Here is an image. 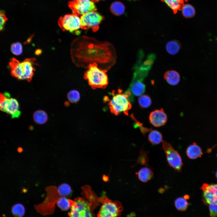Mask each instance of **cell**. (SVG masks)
<instances>
[{"instance_id": "6da1fadb", "label": "cell", "mask_w": 217, "mask_h": 217, "mask_svg": "<svg viewBox=\"0 0 217 217\" xmlns=\"http://www.w3.org/2000/svg\"><path fill=\"white\" fill-rule=\"evenodd\" d=\"M77 41L75 56L79 66L87 68L96 63L100 68L108 70L115 63L116 52L111 43L85 36Z\"/></svg>"}, {"instance_id": "7a4b0ae2", "label": "cell", "mask_w": 217, "mask_h": 217, "mask_svg": "<svg viewBox=\"0 0 217 217\" xmlns=\"http://www.w3.org/2000/svg\"><path fill=\"white\" fill-rule=\"evenodd\" d=\"M111 99L107 96L105 97V101H108V105L111 112L115 115L122 113L127 115L128 111L131 108V102L134 101L133 98L126 91L122 93L121 90L118 91H113L111 93Z\"/></svg>"}, {"instance_id": "3957f363", "label": "cell", "mask_w": 217, "mask_h": 217, "mask_svg": "<svg viewBox=\"0 0 217 217\" xmlns=\"http://www.w3.org/2000/svg\"><path fill=\"white\" fill-rule=\"evenodd\" d=\"M35 61L34 58H28L20 62L12 58L9 63L11 75L18 80L30 82L35 71L34 66Z\"/></svg>"}, {"instance_id": "277c9868", "label": "cell", "mask_w": 217, "mask_h": 217, "mask_svg": "<svg viewBox=\"0 0 217 217\" xmlns=\"http://www.w3.org/2000/svg\"><path fill=\"white\" fill-rule=\"evenodd\" d=\"M87 68L84 77L89 85L94 89L106 87L108 83L107 70L100 68L96 63L90 64Z\"/></svg>"}, {"instance_id": "5b68a950", "label": "cell", "mask_w": 217, "mask_h": 217, "mask_svg": "<svg viewBox=\"0 0 217 217\" xmlns=\"http://www.w3.org/2000/svg\"><path fill=\"white\" fill-rule=\"evenodd\" d=\"M69 201L71 209L68 213L69 217H95L93 211L96 207L88 200L79 197Z\"/></svg>"}, {"instance_id": "8992f818", "label": "cell", "mask_w": 217, "mask_h": 217, "mask_svg": "<svg viewBox=\"0 0 217 217\" xmlns=\"http://www.w3.org/2000/svg\"><path fill=\"white\" fill-rule=\"evenodd\" d=\"M46 190V195L43 201L34 206L37 212L43 215H50L54 212L55 204L61 197L58 192L57 188L55 186L48 187Z\"/></svg>"}, {"instance_id": "52a82bcc", "label": "cell", "mask_w": 217, "mask_h": 217, "mask_svg": "<svg viewBox=\"0 0 217 217\" xmlns=\"http://www.w3.org/2000/svg\"><path fill=\"white\" fill-rule=\"evenodd\" d=\"M100 200L102 204L98 217H117L121 215L123 208L120 202L109 200L106 196L100 197Z\"/></svg>"}, {"instance_id": "ba28073f", "label": "cell", "mask_w": 217, "mask_h": 217, "mask_svg": "<svg viewBox=\"0 0 217 217\" xmlns=\"http://www.w3.org/2000/svg\"><path fill=\"white\" fill-rule=\"evenodd\" d=\"M0 110L10 115L12 118H18L21 114L17 101L11 98L8 92L0 93Z\"/></svg>"}, {"instance_id": "9c48e42d", "label": "cell", "mask_w": 217, "mask_h": 217, "mask_svg": "<svg viewBox=\"0 0 217 217\" xmlns=\"http://www.w3.org/2000/svg\"><path fill=\"white\" fill-rule=\"evenodd\" d=\"M162 142V148L169 165L176 171L181 172L183 163L180 154L173 148L170 143L164 141Z\"/></svg>"}, {"instance_id": "30bf717a", "label": "cell", "mask_w": 217, "mask_h": 217, "mask_svg": "<svg viewBox=\"0 0 217 217\" xmlns=\"http://www.w3.org/2000/svg\"><path fill=\"white\" fill-rule=\"evenodd\" d=\"M104 19L103 16L95 11L87 12L80 18L81 28L84 30L91 29L93 31L96 32L99 30V24Z\"/></svg>"}, {"instance_id": "8fae6325", "label": "cell", "mask_w": 217, "mask_h": 217, "mask_svg": "<svg viewBox=\"0 0 217 217\" xmlns=\"http://www.w3.org/2000/svg\"><path fill=\"white\" fill-rule=\"evenodd\" d=\"M68 5L73 14L78 16L97 10L94 3L90 0H74L69 2Z\"/></svg>"}, {"instance_id": "7c38bea8", "label": "cell", "mask_w": 217, "mask_h": 217, "mask_svg": "<svg viewBox=\"0 0 217 217\" xmlns=\"http://www.w3.org/2000/svg\"><path fill=\"white\" fill-rule=\"evenodd\" d=\"M58 23L63 31L72 32L81 28L80 18L78 16L74 14H67L60 17Z\"/></svg>"}, {"instance_id": "4fadbf2b", "label": "cell", "mask_w": 217, "mask_h": 217, "mask_svg": "<svg viewBox=\"0 0 217 217\" xmlns=\"http://www.w3.org/2000/svg\"><path fill=\"white\" fill-rule=\"evenodd\" d=\"M203 190V201L209 205L217 201V184H204L201 188Z\"/></svg>"}, {"instance_id": "5bb4252c", "label": "cell", "mask_w": 217, "mask_h": 217, "mask_svg": "<svg viewBox=\"0 0 217 217\" xmlns=\"http://www.w3.org/2000/svg\"><path fill=\"white\" fill-rule=\"evenodd\" d=\"M167 116L162 108L156 110L150 113L149 117L150 123L155 127L164 125L167 120Z\"/></svg>"}, {"instance_id": "9a60e30c", "label": "cell", "mask_w": 217, "mask_h": 217, "mask_svg": "<svg viewBox=\"0 0 217 217\" xmlns=\"http://www.w3.org/2000/svg\"><path fill=\"white\" fill-rule=\"evenodd\" d=\"M143 81L132 79L127 90L133 96H140L145 92L146 86Z\"/></svg>"}, {"instance_id": "2e32d148", "label": "cell", "mask_w": 217, "mask_h": 217, "mask_svg": "<svg viewBox=\"0 0 217 217\" xmlns=\"http://www.w3.org/2000/svg\"><path fill=\"white\" fill-rule=\"evenodd\" d=\"M163 77L165 80L168 84L173 86L178 84L180 80L179 73L174 70L167 71L164 73Z\"/></svg>"}, {"instance_id": "e0dca14e", "label": "cell", "mask_w": 217, "mask_h": 217, "mask_svg": "<svg viewBox=\"0 0 217 217\" xmlns=\"http://www.w3.org/2000/svg\"><path fill=\"white\" fill-rule=\"evenodd\" d=\"M186 153L188 157L191 159H195L200 157L203 154L201 148L195 143L187 147Z\"/></svg>"}, {"instance_id": "ac0fdd59", "label": "cell", "mask_w": 217, "mask_h": 217, "mask_svg": "<svg viewBox=\"0 0 217 217\" xmlns=\"http://www.w3.org/2000/svg\"><path fill=\"white\" fill-rule=\"evenodd\" d=\"M137 174L140 180L143 182H146L152 178L153 173L151 168L145 167L140 169Z\"/></svg>"}, {"instance_id": "d6986e66", "label": "cell", "mask_w": 217, "mask_h": 217, "mask_svg": "<svg viewBox=\"0 0 217 217\" xmlns=\"http://www.w3.org/2000/svg\"><path fill=\"white\" fill-rule=\"evenodd\" d=\"M181 46V44L179 41L174 39L167 42L165 48L168 53L171 55H174L179 52Z\"/></svg>"}, {"instance_id": "ffe728a7", "label": "cell", "mask_w": 217, "mask_h": 217, "mask_svg": "<svg viewBox=\"0 0 217 217\" xmlns=\"http://www.w3.org/2000/svg\"><path fill=\"white\" fill-rule=\"evenodd\" d=\"M165 2L173 11L174 14L178 10H181L184 5L183 0H161Z\"/></svg>"}, {"instance_id": "44dd1931", "label": "cell", "mask_w": 217, "mask_h": 217, "mask_svg": "<svg viewBox=\"0 0 217 217\" xmlns=\"http://www.w3.org/2000/svg\"><path fill=\"white\" fill-rule=\"evenodd\" d=\"M33 118L36 123L42 124L46 122L48 120V117L45 112L42 110H39L34 112Z\"/></svg>"}, {"instance_id": "7402d4cb", "label": "cell", "mask_w": 217, "mask_h": 217, "mask_svg": "<svg viewBox=\"0 0 217 217\" xmlns=\"http://www.w3.org/2000/svg\"><path fill=\"white\" fill-rule=\"evenodd\" d=\"M148 139L149 141L153 145H158L162 141V137L159 131L153 130L149 133Z\"/></svg>"}, {"instance_id": "603a6c76", "label": "cell", "mask_w": 217, "mask_h": 217, "mask_svg": "<svg viewBox=\"0 0 217 217\" xmlns=\"http://www.w3.org/2000/svg\"><path fill=\"white\" fill-rule=\"evenodd\" d=\"M110 8L111 12L113 14L116 16H119L124 13L125 8L121 2H115L111 4Z\"/></svg>"}, {"instance_id": "cb8c5ba5", "label": "cell", "mask_w": 217, "mask_h": 217, "mask_svg": "<svg viewBox=\"0 0 217 217\" xmlns=\"http://www.w3.org/2000/svg\"><path fill=\"white\" fill-rule=\"evenodd\" d=\"M11 210L12 214L15 217H23L25 212L24 207L20 203L14 205L12 207Z\"/></svg>"}, {"instance_id": "d4e9b609", "label": "cell", "mask_w": 217, "mask_h": 217, "mask_svg": "<svg viewBox=\"0 0 217 217\" xmlns=\"http://www.w3.org/2000/svg\"><path fill=\"white\" fill-rule=\"evenodd\" d=\"M183 197H179L176 199L175 201V206L176 209L181 211H185L188 208L189 203Z\"/></svg>"}, {"instance_id": "484cf974", "label": "cell", "mask_w": 217, "mask_h": 217, "mask_svg": "<svg viewBox=\"0 0 217 217\" xmlns=\"http://www.w3.org/2000/svg\"><path fill=\"white\" fill-rule=\"evenodd\" d=\"M183 16L186 18L193 17L195 14V10L194 7L189 4H184L182 9Z\"/></svg>"}, {"instance_id": "4316f807", "label": "cell", "mask_w": 217, "mask_h": 217, "mask_svg": "<svg viewBox=\"0 0 217 217\" xmlns=\"http://www.w3.org/2000/svg\"><path fill=\"white\" fill-rule=\"evenodd\" d=\"M58 192L61 197H65L69 196L72 193L70 186L66 183L61 184L57 189Z\"/></svg>"}, {"instance_id": "83f0119b", "label": "cell", "mask_w": 217, "mask_h": 217, "mask_svg": "<svg viewBox=\"0 0 217 217\" xmlns=\"http://www.w3.org/2000/svg\"><path fill=\"white\" fill-rule=\"evenodd\" d=\"M138 102L141 107L146 108L149 107L152 104V100L150 97L148 95L140 96L138 99Z\"/></svg>"}, {"instance_id": "f1b7e54d", "label": "cell", "mask_w": 217, "mask_h": 217, "mask_svg": "<svg viewBox=\"0 0 217 217\" xmlns=\"http://www.w3.org/2000/svg\"><path fill=\"white\" fill-rule=\"evenodd\" d=\"M56 203L58 207L63 211L68 210L70 207L69 199L65 197H60Z\"/></svg>"}, {"instance_id": "f546056e", "label": "cell", "mask_w": 217, "mask_h": 217, "mask_svg": "<svg viewBox=\"0 0 217 217\" xmlns=\"http://www.w3.org/2000/svg\"><path fill=\"white\" fill-rule=\"evenodd\" d=\"M148 153V152L144 151L142 149L137 160V163L149 167L147 156Z\"/></svg>"}, {"instance_id": "4dcf8cb0", "label": "cell", "mask_w": 217, "mask_h": 217, "mask_svg": "<svg viewBox=\"0 0 217 217\" xmlns=\"http://www.w3.org/2000/svg\"><path fill=\"white\" fill-rule=\"evenodd\" d=\"M67 97L70 102L74 103L77 102L79 100L80 95L78 91L76 90H73L68 92Z\"/></svg>"}, {"instance_id": "1f68e13d", "label": "cell", "mask_w": 217, "mask_h": 217, "mask_svg": "<svg viewBox=\"0 0 217 217\" xmlns=\"http://www.w3.org/2000/svg\"><path fill=\"white\" fill-rule=\"evenodd\" d=\"M11 51L14 54L18 55L22 52V46L21 44L19 42L13 43L11 46Z\"/></svg>"}, {"instance_id": "d6a6232c", "label": "cell", "mask_w": 217, "mask_h": 217, "mask_svg": "<svg viewBox=\"0 0 217 217\" xmlns=\"http://www.w3.org/2000/svg\"><path fill=\"white\" fill-rule=\"evenodd\" d=\"M210 217H217V201L209 205Z\"/></svg>"}, {"instance_id": "836d02e7", "label": "cell", "mask_w": 217, "mask_h": 217, "mask_svg": "<svg viewBox=\"0 0 217 217\" xmlns=\"http://www.w3.org/2000/svg\"><path fill=\"white\" fill-rule=\"evenodd\" d=\"M8 20L5 11L0 9V31L4 29L5 25Z\"/></svg>"}, {"instance_id": "e575fe53", "label": "cell", "mask_w": 217, "mask_h": 217, "mask_svg": "<svg viewBox=\"0 0 217 217\" xmlns=\"http://www.w3.org/2000/svg\"><path fill=\"white\" fill-rule=\"evenodd\" d=\"M165 189L164 188H160L159 189V191L160 193H162L163 192L165 191Z\"/></svg>"}, {"instance_id": "d590c367", "label": "cell", "mask_w": 217, "mask_h": 217, "mask_svg": "<svg viewBox=\"0 0 217 217\" xmlns=\"http://www.w3.org/2000/svg\"><path fill=\"white\" fill-rule=\"evenodd\" d=\"M183 197L185 199L187 200H188L190 198V197H189V195H187V194L185 195Z\"/></svg>"}, {"instance_id": "8d00e7d4", "label": "cell", "mask_w": 217, "mask_h": 217, "mask_svg": "<svg viewBox=\"0 0 217 217\" xmlns=\"http://www.w3.org/2000/svg\"><path fill=\"white\" fill-rule=\"evenodd\" d=\"M41 53V50L39 49H38L36 51V54L37 55H39Z\"/></svg>"}, {"instance_id": "74e56055", "label": "cell", "mask_w": 217, "mask_h": 217, "mask_svg": "<svg viewBox=\"0 0 217 217\" xmlns=\"http://www.w3.org/2000/svg\"><path fill=\"white\" fill-rule=\"evenodd\" d=\"M103 179L104 181H107L108 180V178H106V176H104L103 177Z\"/></svg>"}, {"instance_id": "f35d334b", "label": "cell", "mask_w": 217, "mask_h": 217, "mask_svg": "<svg viewBox=\"0 0 217 217\" xmlns=\"http://www.w3.org/2000/svg\"><path fill=\"white\" fill-rule=\"evenodd\" d=\"M215 175H216V178H217V171L216 172Z\"/></svg>"}, {"instance_id": "ab89813d", "label": "cell", "mask_w": 217, "mask_h": 217, "mask_svg": "<svg viewBox=\"0 0 217 217\" xmlns=\"http://www.w3.org/2000/svg\"><path fill=\"white\" fill-rule=\"evenodd\" d=\"M184 0L185 2H187L188 1V0Z\"/></svg>"}, {"instance_id": "60d3db41", "label": "cell", "mask_w": 217, "mask_h": 217, "mask_svg": "<svg viewBox=\"0 0 217 217\" xmlns=\"http://www.w3.org/2000/svg\"><path fill=\"white\" fill-rule=\"evenodd\" d=\"M93 0H92V1H93Z\"/></svg>"}]
</instances>
